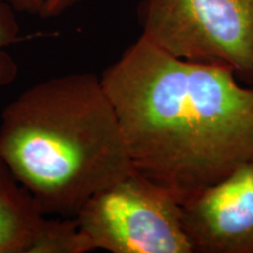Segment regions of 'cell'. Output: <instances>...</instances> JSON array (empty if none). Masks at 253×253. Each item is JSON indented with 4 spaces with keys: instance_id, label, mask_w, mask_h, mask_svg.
I'll list each match as a JSON object with an SVG mask.
<instances>
[{
    "instance_id": "1",
    "label": "cell",
    "mask_w": 253,
    "mask_h": 253,
    "mask_svg": "<svg viewBox=\"0 0 253 253\" xmlns=\"http://www.w3.org/2000/svg\"><path fill=\"white\" fill-rule=\"evenodd\" d=\"M144 37L102 73L136 171L183 202L253 160V88Z\"/></svg>"
},
{
    "instance_id": "2",
    "label": "cell",
    "mask_w": 253,
    "mask_h": 253,
    "mask_svg": "<svg viewBox=\"0 0 253 253\" xmlns=\"http://www.w3.org/2000/svg\"><path fill=\"white\" fill-rule=\"evenodd\" d=\"M0 158L45 214L74 218L90 197L135 170L100 77L40 81L5 107Z\"/></svg>"
},
{
    "instance_id": "3",
    "label": "cell",
    "mask_w": 253,
    "mask_h": 253,
    "mask_svg": "<svg viewBox=\"0 0 253 253\" xmlns=\"http://www.w3.org/2000/svg\"><path fill=\"white\" fill-rule=\"evenodd\" d=\"M182 203L171 190L134 170L88 199L74 218L87 252L194 253Z\"/></svg>"
},
{
    "instance_id": "4",
    "label": "cell",
    "mask_w": 253,
    "mask_h": 253,
    "mask_svg": "<svg viewBox=\"0 0 253 253\" xmlns=\"http://www.w3.org/2000/svg\"><path fill=\"white\" fill-rule=\"evenodd\" d=\"M142 37L177 58L253 80V0H142Z\"/></svg>"
},
{
    "instance_id": "5",
    "label": "cell",
    "mask_w": 253,
    "mask_h": 253,
    "mask_svg": "<svg viewBox=\"0 0 253 253\" xmlns=\"http://www.w3.org/2000/svg\"><path fill=\"white\" fill-rule=\"evenodd\" d=\"M194 253H253V160L182 203Z\"/></svg>"
},
{
    "instance_id": "6",
    "label": "cell",
    "mask_w": 253,
    "mask_h": 253,
    "mask_svg": "<svg viewBox=\"0 0 253 253\" xmlns=\"http://www.w3.org/2000/svg\"><path fill=\"white\" fill-rule=\"evenodd\" d=\"M45 216L0 158V253H31Z\"/></svg>"
},
{
    "instance_id": "7",
    "label": "cell",
    "mask_w": 253,
    "mask_h": 253,
    "mask_svg": "<svg viewBox=\"0 0 253 253\" xmlns=\"http://www.w3.org/2000/svg\"><path fill=\"white\" fill-rule=\"evenodd\" d=\"M31 253H87L75 218H46Z\"/></svg>"
},
{
    "instance_id": "8",
    "label": "cell",
    "mask_w": 253,
    "mask_h": 253,
    "mask_svg": "<svg viewBox=\"0 0 253 253\" xmlns=\"http://www.w3.org/2000/svg\"><path fill=\"white\" fill-rule=\"evenodd\" d=\"M15 12L7 0H0V88L14 82L19 74L17 61L7 52V47L20 39V26Z\"/></svg>"
},
{
    "instance_id": "9",
    "label": "cell",
    "mask_w": 253,
    "mask_h": 253,
    "mask_svg": "<svg viewBox=\"0 0 253 253\" xmlns=\"http://www.w3.org/2000/svg\"><path fill=\"white\" fill-rule=\"evenodd\" d=\"M17 12L49 19L61 15L82 0H7Z\"/></svg>"
}]
</instances>
